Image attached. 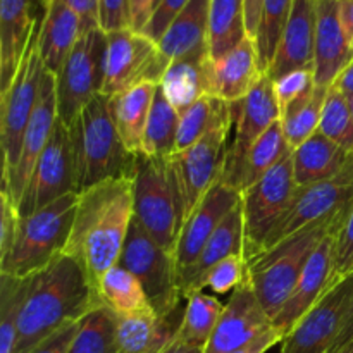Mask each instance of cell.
<instances>
[{"instance_id": "obj_43", "label": "cell", "mask_w": 353, "mask_h": 353, "mask_svg": "<svg viewBox=\"0 0 353 353\" xmlns=\"http://www.w3.org/2000/svg\"><path fill=\"white\" fill-rule=\"evenodd\" d=\"M248 281V262L245 255H231L219 264L214 265L209 272L203 286L214 290L216 293L234 292Z\"/></svg>"}, {"instance_id": "obj_50", "label": "cell", "mask_w": 353, "mask_h": 353, "mask_svg": "<svg viewBox=\"0 0 353 353\" xmlns=\"http://www.w3.org/2000/svg\"><path fill=\"white\" fill-rule=\"evenodd\" d=\"M81 21V33L100 28V0H69Z\"/></svg>"}, {"instance_id": "obj_6", "label": "cell", "mask_w": 353, "mask_h": 353, "mask_svg": "<svg viewBox=\"0 0 353 353\" xmlns=\"http://www.w3.org/2000/svg\"><path fill=\"white\" fill-rule=\"evenodd\" d=\"M131 181L134 217L164 250L174 255L185 210L169 159L140 152L134 157Z\"/></svg>"}, {"instance_id": "obj_46", "label": "cell", "mask_w": 353, "mask_h": 353, "mask_svg": "<svg viewBox=\"0 0 353 353\" xmlns=\"http://www.w3.org/2000/svg\"><path fill=\"white\" fill-rule=\"evenodd\" d=\"M188 2L190 0H162L141 33L150 38L152 41L159 43L165 31H168V28L171 26L172 21L176 19V16L185 9Z\"/></svg>"}, {"instance_id": "obj_5", "label": "cell", "mask_w": 353, "mask_h": 353, "mask_svg": "<svg viewBox=\"0 0 353 353\" xmlns=\"http://www.w3.org/2000/svg\"><path fill=\"white\" fill-rule=\"evenodd\" d=\"M79 193H69L21 217L9 252L0 257V274L30 278L61 257L68 247Z\"/></svg>"}, {"instance_id": "obj_7", "label": "cell", "mask_w": 353, "mask_h": 353, "mask_svg": "<svg viewBox=\"0 0 353 353\" xmlns=\"http://www.w3.org/2000/svg\"><path fill=\"white\" fill-rule=\"evenodd\" d=\"M45 68L38 45V23L24 50L21 64L9 88L0 93V145H2V181H9L19 159L24 131L40 95Z\"/></svg>"}, {"instance_id": "obj_8", "label": "cell", "mask_w": 353, "mask_h": 353, "mask_svg": "<svg viewBox=\"0 0 353 353\" xmlns=\"http://www.w3.org/2000/svg\"><path fill=\"white\" fill-rule=\"evenodd\" d=\"M119 264L140 281L152 309L159 317H168L179 310V300L183 296L174 255L164 250L134 216L124 241Z\"/></svg>"}, {"instance_id": "obj_2", "label": "cell", "mask_w": 353, "mask_h": 353, "mask_svg": "<svg viewBox=\"0 0 353 353\" xmlns=\"http://www.w3.org/2000/svg\"><path fill=\"white\" fill-rule=\"evenodd\" d=\"M102 305L88 274L76 259L62 254L31 276V288L19 314L14 353H30L38 343Z\"/></svg>"}, {"instance_id": "obj_23", "label": "cell", "mask_w": 353, "mask_h": 353, "mask_svg": "<svg viewBox=\"0 0 353 353\" xmlns=\"http://www.w3.org/2000/svg\"><path fill=\"white\" fill-rule=\"evenodd\" d=\"M316 24V0H295L276 50L274 61L265 72L272 81L293 71H302V69L314 71Z\"/></svg>"}, {"instance_id": "obj_26", "label": "cell", "mask_w": 353, "mask_h": 353, "mask_svg": "<svg viewBox=\"0 0 353 353\" xmlns=\"http://www.w3.org/2000/svg\"><path fill=\"white\" fill-rule=\"evenodd\" d=\"M37 23L33 0H0V93L9 88Z\"/></svg>"}, {"instance_id": "obj_54", "label": "cell", "mask_w": 353, "mask_h": 353, "mask_svg": "<svg viewBox=\"0 0 353 353\" xmlns=\"http://www.w3.org/2000/svg\"><path fill=\"white\" fill-rule=\"evenodd\" d=\"M331 88L340 92L347 99H353V61L338 74V78L334 79Z\"/></svg>"}, {"instance_id": "obj_29", "label": "cell", "mask_w": 353, "mask_h": 353, "mask_svg": "<svg viewBox=\"0 0 353 353\" xmlns=\"http://www.w3.org/2000/svg\"><path fill=\"white\" fill-rule=\"evenodd\" d=\"M350 155L317 130L309 140L292 150L296 185L309 186L333 178L345 168Z\"/></svg>"}, {"instance_id": "obj_24", "label": "cell", "mask_w": 353, "mask_h": 353, "mask_svg": "<svg viewBox=\"0 0 353 353\" xmlns=\"http://www.w3.org/2000/svg\"><path fill=\"white\" fill-rule=\"evenodd\" d=\"M231 255H245V226L241 202L224 217L223 223L214 231L210 240L200 252L196 261L178 274L183 299H188L196 292H203L207 272Z\"/></svg>"}, {"instance_id": "obj_45", "label": "cell", "mask_w": 353, "mask_h": 353, "mask_svg": "<svg viewBox=\"0 0 353 353\" xmlns=\"http://www.w3.org/2000/svg\"><path fill=\"white\" fill-rule=\"evenodd\" d=\"M19 219V209H17L12 193L6 186H2L0 188V257L9 252L16 236Z\"/></svg>"}, {"instance_id": "obj_58", "label": "cell", "mask_w": 353, "mask_h": 353, "mask_svg": "<svg viewBox=\"0 0 353 353\" xmlns=\"http://www.w3.org/2000/svg\"><path fill=\"white\" fill-rule=\"evenodd\" d=\"M334 353H353V341H352V343L345 345L343 348H340V350H336Z\"/></svg>"}, {"instance_id": "obj_53", "label": "cell", "mask_w": 353, "mask_h": 353, "mask_svg": "<svg viewBox=\"0 0 353 353\" xmlns=\"http://www.w3.org/2000/svg\"><path fill=\"white\" fill-rule=\"evenodd\" d=\"M245 3V26H247L248 38L255 41L259 31V24H261L262 17V7H264V0H243Z\"/></svg>"}, {"instance_id": "obj_37", "label": "cell", "mask_w": 353, "mask_h": 353, "mask_svg": "<svg viewBox=\"0 0 353 353\" xmlns=\"http://www.w3.org/2000/svg\"><path fill=\"white\" fill-rule=\"evenodd\" d=\"M179 112L172 107L168 97L162 92L161 85L155 92L150 116L145 128L143 147L141 152L148 157L169 159L176 152V137H178Z\"/></svg>"}, {"instance_id": "obj_25", "label": "cell", "mask_w": 353, "mask_h": 353, "mask_svg": "<svg viewBox=\"0 0 353 353\" xmlns=\"http://www.w3.org/2000/svg\"><path fill=\"white\" fill-rule=\"evenodd\" d=\"M41 3L43 12L38 19V45L47 71L57 76L81 37V21L69 0H41Z\"/></svg>"}, {"instance_id": "obj_34", "label": "cell", "mask_w": 353, "mask_h": 353, "mask_svg": "<svg viewBox=\"0 0 353 353\" xmlns=\"http://www.w3.org/2000/svg\"><path fill=\"white\" fill-rule=\"evenodd\" d=\"M248 38L243 0H210L209 54L217 61Z\"/></svg>"}, {"instance_id": "obj_57", "label": "cell", "mask_w": 353, "mask_h": 353, "mask_svg": "<svg viewBox=\"0 0 353 353\" xmlns=\"http://www.w3.org/2000/svg\"><path fill=\"white\" fill-rule=\"evenodd\" d=\"M161 353H203V348L188 347V345L185 343H179V341L174 338V340H172Z\"/></svg>"}, {"instance_id": "obj_27", "label": "cell", "mask_w": 353, "mask_h": 353, "mask_svg": "<svg viewBox=\"0 0 353 353\" xmlns=\"http://www.w3.org/2000/svg\"><path fill=\"white\" fill-rule=\"evenodd\" d=\"M209 12L210 0H190L176 16L157 43L169 62L209 54Z\"/></svg>"}, {"instance_id": "obj_48", "label": "cell", "mask_w": 353, "mask_h": 353, "mask_svg": "<svg viewBox=\"0 0 353 353\" xmlns=\"http://www.w3.org/2000/svg\"><path fill=\"white\" fill-rule=\"evenodd\" d=\"M131 28L128 0H100V30L105 33Z\"/></svg>"}, {"instance_id": "obj_47", "label": "cell", "mask_w": 353, "mask_h": 353, "mask_svg": "<svg viewBox=\"0 0 353 353\" xmlns=\"http://www.w3.org/2000/svg\"><path fill=\"white\" fill-rule=\"evenodd\" d=\"M353 272V203L336 234V274L343 279Z\"/></svg>"}, {"instance_id": "obj_9", "label": "cell", "mask_w": 353, "mask_h": 353, "mask_svg": "<svg viewBox=\"0 0 353 353\" xmlns=\"http://www.w3.org/2000/svg\"><path fill=\"white\" fill-rule=\"evenodd\" d=\"M107 33L100 28L81 33L55 76L59 119L71 128L81 110L103 88Z\"/></svg>"}, {"instance_id": "obj_40", "label": "cell", "mask_w": 353, "mask_h": 353, "mask_svg": "<svg viewBox=\"0 0 353 353\" xmlns=\"http://www.w3.org/2000/svg\"><path fill=\"white\" fill-rule=\"evenodd\" d=\"M30 278L0 274V353H14L17 343V323L28 293Z\"/></svg>"}, {"instance_id": "obj_30", "label": "cell", "mask_w": 353, "mask_h": 353, "mask_svg": "<svg viewBox=\"0 0 353 353\" xmlns=\"http://www.w3.org/2000/svg\"><path fill=\"white\" fill-rule=\"evenodd\" d=\"M157 86L159 85H154V83H143V85L110 97L114 123H116L124 147L133 155L140 154L143 147L145 128H147Z\"/></svg>"}, {"instance_id": "obj_32", "label": "cell", "mask_w": 353, "mask_h": 353, "mask_svg": "<svg viewBox=\"0 0 353 353\" xmlns=\"http://www.w3.org/2000/svg\"><path fill=\"white\" fill-rule=\"evenodd\" d=\"M97 295L100 303L112 310L117 317L154 310L140 281L121 264L103 272L97 285Z\"/></svg>"}, {"instance_id": "obj_39", "label": "cell", "mask_w": 353, "mask_h": 353, "mask_svg": "<svg viewBox=\"0 0 353 353\" xmlns=\"http://www.w3.org/2000/svg\"><path fill=\"white\" fill-rule=\"evenodd\" d=\"M71 353H117V316L99 305L79 323Z\"/></svg>"}, {"instance_id": "obj_36", "label": "cell", "mask_w": 353, "mask_h": 353, "mask_svg": "<svg viewBox=\"0 0 353 353\" xmlns=\"http://www.w3.org/2000/svg\"><path fill=\"white\" fill-rule=\"evenodd\" d=\"M223 310L224 305L216 296H210L203 292L190 295L186 299V307L183 310L181 326L176 334V340L188 347L205 350Z\"/></svg>"}, {"instance_id": "obj_60", "label": "cell", "mask_w": 353, "mask_h": 353, "mask_svg": "<svg viewBox=\"0 0 353 353\" xmlns=\"http://www.w3.org/2000/svg\"><path fill=\"white\" fill-rule=\"evenodd\" d=\"M348 102H350V107H352V112H353V99H348Z\"/></svg>"}, {"instance_id": "obj_41", "label": "cell", "mask_w": 353, "mask_h": 353, "mask_svg": "<svg viewBox=\"0 0 353 353\" xmlns=\"http://www.w3.org/2000/svg\"><path fill=\"white\" fill-rule=\"evenodd\" d=\"M295 0H264L261 24H259L255 47L259 54V64L264 72L274 61L276 50L281 41L283 31L292 14Z\"/></svg>"}, {"instance_id": "obj_55", "label": "cell", "mask_w": 353, "mask_h": 353, "mask_svg": "<svg viewBox=\"0 0 353 353\" xmlns=\"http://www.w3.org/2000/svg\"><path fill=\"white\" fill-rule=\"evenodd\" d=\"M352 341H353V302L350 307V312H348V316H347V321H345L343 330H341L340 336H338L336 343H334V347L331 348L330 353H334L336 350H340V348H343L345 345L352 343Z\"/></svg>"}, {"instance_id": "obj_11", "label": "cell", "mask_w": 353, "mask_h": 353, "mask_svg": "<svg viewBox=\"0 0 353 353\" xmlns=\"http://www.w3.org/2000/svg\"><path fill=\"white\" fill-rule=\"evenodd\" d=\"M69 193H79L78 157L71 128L57 119L17 203L19 216H30Z\"/></svg>"}, {"instance_id": "obj_35", "label": "cell", "mask_w": 353, "mask_h": 353, "mask_svg": "<svg viewBox=\"0 0 353 353\" xmlns=\"http://www.w3.org/2000/svg\"><path fill=\"white\" fill-rule=\"evenodd\" d=\"M290 152H292V148L286 143L281 121H278L250 148L248 155L245 157L243 164H241L240 171H238L236 178H234L233 185H231V188L241 193L248 186L257 183L262 176L268 174Z\"/></svg>"}, {"instance_id": "obj_12", "label": "cell", "mask_w": 353, "mask_h": 353, "mask_svg": "<svg viewBox=\"0 0 353 353\" xmlns=\"http://www.w3.org/2000/svg\"><path fill=\"white\" fill-rule=\"evenodd\" d=\"M169 64L159 45L143 33L131 28L107 33L102 93L114 97L143 83L161 85Z\"/></svg>"}, {"instance_id": "obj_52", "label": "cell", "mask_w": 353, "mask_h": 353, "mask_svg": "<svg viewBox=\"0 0 353 353\" xmlns=\"http://www.w3.org/2000/svg\"><path fill=\"white\" fill-rule=\"evenodd\" d=\"M283 340H285V336L272 326L271 330L259 334V336L255 338V340H252L250 343H247L245 347L238 348V350L231 353H268L276 343H281Z\"/></svg>"}, {"instance_id": "obj_31", "label": "cell", "mask_w": 353, "mask_h": 353, "mask_svg": "<svg viewBox=\"0 0 353 353\" xmlns=\"http://www.w3.org/2000/svg\"><path fill=\"white\" fill-rule=\"evenodd\" d=\"M210 55H195V57L172 61L164 72L161 88L169 102L179 114L195 103L205 93V69Z\"/></svg>"}, {"instance_id": "obj_15", "label": "cell", "mask_w": 353, "mask_h": 353, "mask_svg": "<svg viewBox=\"0 0 353 353\" xmlns=\"http://www.w3.org/2000/svg\"><path fill=\"white\" fill-rule=\"evenodd\" d=\"M353 302V272L340 279L281 341L279 353H330Z\"/></svg>"}, {"instance_id": "obj_18", "label": "cell", "mask_w": 353, "mask_h": 353, "mask_svg": "<svg viewBox=\"0 0 353 353\" xmlns=\"http://www.w3.org/2000/svg\"><path fill=\"white\" fill-rule=\"evenodd\" d=\"M272 319L255 296L250 283L234 290L203 353H231L271 330Z\"/></svg>"}, {"instance_id": "obj_51", "label": "cell", "mask_w": 353, "mask_h": 353, "mask_svg": "<svg viewBox=\"0 0 353 353\" xmlns=\"http://www.w3.org/2000/svg\"><path fill=\"white\" fill-rule=\"evenodd\" d=\"M128 6H130L131 30L141 33L154 14V0H128Z\"/></svg>"}, {"instance_id": "obj_19", "label": "cell", "mask_w": 353, "mask_h": 353, "mask_svg": "<svg viewBox=\"0 0 353 353\" xmlns=\"http://www.w3.org/2000/svg\"><path fill=\"white\" fill-rule=\"evenodd\" d=\"M241 202V193L230 188L223 181L216 183L209 190L202 202L195 207L192 214L186 217L185 224L179 233L178 245H176L174 261L178 268V274L188 269L200 252L203 250L207 241L219 228L224 217Z\"/></svg>"}, {"instance_id": "obj_33", "label": "cell", "mask_w": 353, "mask_h": 353, "mask_svg": "<svg viewBox=\"0 0 353 353\" xmlns=\"http://www.w3.org/2000/svg\"><path fill=\"white\" fill-rule=\"evenodd\" d=\"M233 103H228L216 97L203 95L195 103L179 114L176 152H183L202 140L209 131L224 123H233ZM174 152V154H176Z\"/></svg>"}, {"instance_id": "obj_13", "label": "cell", "mask_w": 353, "mask_h": 353, "mask_svg": "<svg viewBox=\"0 0 353 353\" xmlns=\"http://www.w3.org/2000/svg\"><path fill=\"white\" fill-rule=\"evenodd\" d=\"M231 124L233 123H224L214 128L193 147L176 152L169 157V164L181 195L185 221L202 202L209 190L223 178L228 157L226 140Z\"/></svg>"}, {"instance_id": "obj_14", "label": "cell", "mask_w": 353, "mask_h": 353, "mask_svg": "<svg viewBox=\"0 0 353 353\" xmlns=\"http://www.w3.org/2000/svg\"><path fill=\"white\" fill-rule=\"evenodd\" d=\"M353 203V154L336 176L309 186H299L290 209L264 245V250L309 224L330 219ZM262 250V252H264Z\"/></svg>"}, {"instance_id": "obj_3", "label": "cell", "mask_w": 353, "mask_h": 353, "mask_svg": "<svg viewBox=\"0 0 353 353\" xmlns=\"http://www.w3.org/2000/svg\"><path fill=\"white\" fill-rule=\"evenodd\" d=\"M347 212L345 210L330 219L309 224L248 261V283L271 319L288 302L310 255L321 241L333 231L341 230Z\"/></svg>"}, {"instance_id": "obj_38", "label": "cell", "mask_w": 353, "mask_h": 353, "mask_svg": "<svg viewBox=\"0 0 353 353\" xmlns=\"http://www.w3.org/2000/svg\"><path fill=\"white\" fill-rule=\"evenodd\" d=\"M327 90L323 86H316L312 93L303 97L302 100L290 105L281 116L283 133H285L286 143L292 150L309 140L321 124L323 116L324 100H326Z\"/></svg>"}, {"instance_id": "obj_49", "label": "cell", "mask_w": 353, "mask_h": 353, "mask_svg": "<svg viewBox=\"0 0 353 353\" xmlns=\"http://www.w3.org/2000/svg\"><path fill=\"white\" fill-rule=\"evenodd\" d=\"M81 323V321H79ZM79 323H71L62 326L48 338H45L41 343H38L30 353H71L72 343L78 334Z\"/></svg>"}, {"instance_id": "obj_17", "label": "cell", "mask_w": 353, "mask_h": 353, "mask_svg": "<svg viewBox=\"0 0 353 353\" xmlns=\"http://www.w3.org/2000/svg\"><path fill=\"white\" fill-rule=\"evenodd\" d=\"M336 234L338 231H333L321 241L316 252L310 255L292 296L272 319V326L283 336H286L295 324L340 281L336 274Z\"/></svg>"}, {"instance_id": "obj_44", "label": "cell", "mask_w": 353, "mask_h": 353, "mask_svg": "<svg viewBox=\"0 0 353 353\" xmlns=\"http://www.w3.org/2000/svg\"><path fill=\"white\" fill-rule=\"evenodd\" d=\"M316 76L310 69H302V71H293L288 74L281 76L274 81L276 97H278L279 107H281V116L290 105L302 100L316 88Z\"/></svg>"}, {"instance_id": "obj_21", "label": "cell", "mask_w": 353, "mask_h": 353, "mask_svg": "<svg viewBox=\"0 0 353 353\" xmlns=\"http://www.w3.org/2000/svg\"><path fill=\"white\" fill-rule=\"evenodd\" d=\"M264 74L259 64L255 41L245 38L236 48L217 61L209 59L205 69V93L228 103L241 102Z\"/></svg>"}, {"instance_id": "obj_4", "label": "cell", "mask_w": 353, "mask_h": 353, "mask_svg": "<svg viewBox=\"0 0 353 353\" xmlns=\"http://www.w3.org/2000/svg\"><path fill=\"white\" fill-rule=\"evenodd\" d=\"M78 157V192L133 174L134 157L114 123L110 97L99 93L71 126Z\"/></svg>"}, {"instance_id": "obj_56", "label": "cell", "mask_w": 353, "mask_h": 353, "mask_svg": "<svg viewBox=\"0 0 353 353\" xmlns=\"http://www.w3.org/2000/svg\"><path fill=\"white\" fill-rule=\"evenodd\" d=\"M341 7V19H343V26L347 30L348 38L352 41L353 47V0H340Z\"/></svg>"}, {"instance_id": "obj_1", "label": "cell", "mask_w": 353, "mask_h": 353, "mask_svg": "<svg viewBox=\"0 0 353 353\" xmlns=\"http://www.w3.org/2000/svg\"><path fill=\"white\" fill-rule=\"evenodd\" d=\"M133 216V181L130 176L107 179L79 193L64 254L81 264L95 292L103 272L119 264Z\"/></svg>"}, {"instance_id": "obj_59", "label": "cell", "mask_w": 353, "mask_h": 353, "mask_svg": "<svg viewBox=\"0 0 353 353\" xmlns=\"http://www.w3.org/2000/svg\"><path fill=\"white\" fill-rule=\"evenodd\" d=\"M161 2H162V0H154V10L157 9V7H159V3H161Z\"/></svg>"}, {"instance_id": "obj_20", "label": "cell", "mask_w": 353, "mask_h": 353, "mask_svg": "<svg viewBox=\"0 0 353 353\" xmlns=\"http://www.w3.org/2000/svg\"><path fill=\"white\" fill-rule=\"evenodd\" d=\"M57 119L59 114L57 93H55V74H52L50 71H45L43 79H41L38 102L34 105L33 114H31L26 131H24L17 164L14 168L12 174H10L9 181H2V186H6L12 193L16 203H19L21 196H23L34 164H37L43 148L47 147Z\"/></svg>"}, {"instance_id": "obj_22", "label": "cell", "mask_w": 353, "mask_h": 353, "mask_svg": "<svg viewBox=\"0 0 353 353\" xmlns=\"http://www.w3.org/2000/svg\"><path fill=\"white\" fill-rule=\"evenodd\" d=\"M316 85L330 88L353 61V47L341 19L340 0H316Z\"/></svg>"}, {"instance_id": "obj_10", "label": "cell", "mask_w": 353, "mask_h": 353, "mask_svg": "<svg viewBox=\"0 0 353 353\" xmlns=\"http://www.w3.org/2000/svg\"><path fill=\"white\" fill-rule=\"evenodd\" d=\"M296 192L299 185L293 174L292 152L257 183L241 192L247 262L264 250L265 241L285 217Z\"/></svg>"}, {"instance_id": "obj_16", "label": "cell", "mask_w": 353, "mask_h": 353, "mask_svg": "<svg viewBox=\"0 0 353 353\" xmlns=\"http://www.w3.org/2000/svg\"><path fill=\"white\" fill-rule=\"evenodd\" d=\"M234 109V141L228 148L226 164L221 181L231 188L245 157L255 141L274 123L281 121V107L276 97L274 81L264 74L241 102L233 103Z\"/></svg>"}, {"instance_id": "obj_42", "label": "cell", "mask_w": 353, "mask_h": 353, "mask_svg": "<svg viewBox=\"0 0 353 353\" xmlns=\"http://www.w3.org/2000/svg\"><path fill=\"white\" fill-rule=\"evenodd\" d=\"M319 131L331 141L353 154V112L347 97L334 88L327 90Z\"/></svg>"}, {"instance_id": "obj_28", "label": "cell", "mask_w": 353, "mask_h": 353, "mask_svg": "<svg viewBox=\"0 0 353 353\" xmlns=\"http://www.w3.org/2000/svg\"><path fill=\"white\" fill-rule=\"evenodd\" d=\"M183 316L150 312L117 317V353H161L178 334Z\"/></svg>"}]
</instances>
